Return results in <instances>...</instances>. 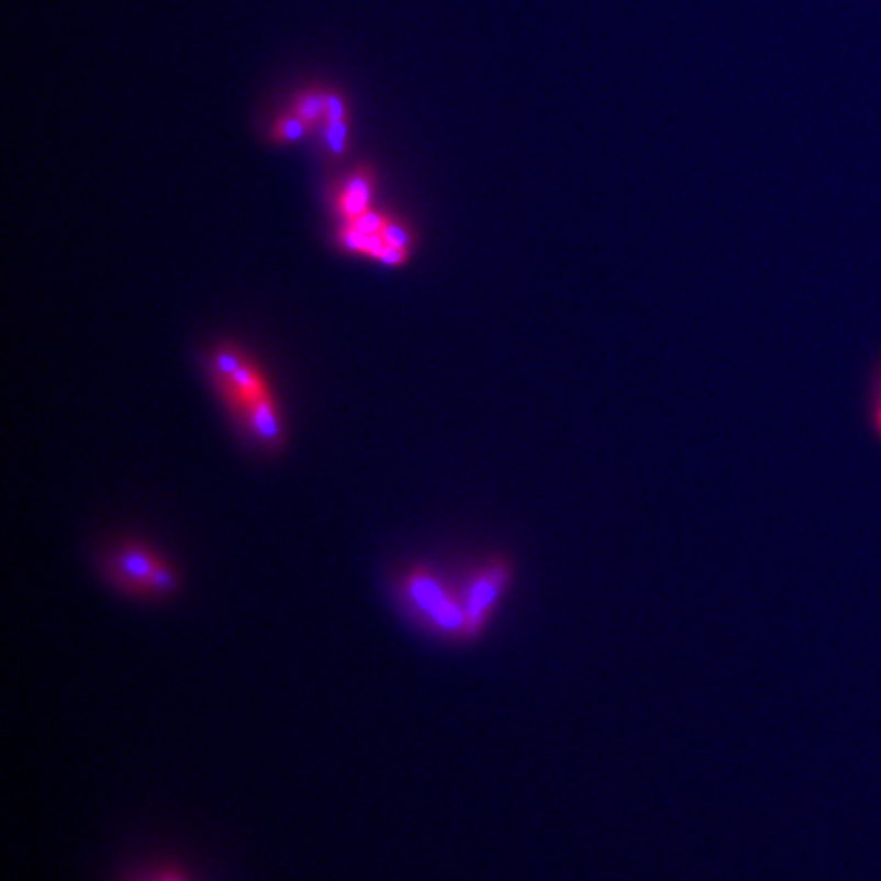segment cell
Listing matches in <instances>:
<instances>
[{
	"instance_id": "6da1fadb",
	"label": "cell",
	"mask_w": 881,
	"mask_h": 881,
	"mask_svg": "<svg viewBox=\"0 0 881 881\" xmlns=\"http://www.w3.org/2000/svg\"><path fill=\"white\" fill-rule=\"evenodd\" d=\"M406 602H411L419 616L443 635L466 637V614L461 596L451 592L440 578L428 569H413L402 582Z\"/></svg>"
},
{
	"instance_id": "7a4b0ae2",
	"label": "cell",
	"mask_w": 881,
	"mask_h": 881,
	"mask_svg": "<svg viewBox=\"0 0 881 881\" xmlns=\"http://www.w3.org/2000/svg\"><path fill=\"white\" fill-rule=\"evenodd\" d=\"M509 580L511 568L504 561H490L469 578L464 592L459 594L466 614V637H476L488 626L498 602L504 596Z\"/></svg>"
},
{
	"instance_id": "3957f363",
	"label": "cell",
	"mask_w": 881,
	"mask_h": 881,
	"mask_svg": "<svg viewBox=\"0 0 881 881\" xmlns=\"http://www.w3.org/2000/svg\"><path fill=\"white\" fill-rule=\"evenodd\" d=\"M116 568L129 583L140 586L145 590L168 592V590H174L178 583L170 568H166L147 551L137 549V547H129L123 554H119Z\"/></svg>"
},
{
	"instance_id": "277c9868",
	"label": "cell",
	"mask_w": 881,
	"mask_h": 881,
	"mask_svg": "<svg viewBox=\"0 0 881 881\" xmlns=\"http://www.w3.org/2000/svg\"><path fill=\"white\" fill-rule=\"evenodd\" d=\"M371 192H373V178L370 171L357 170L352 174L337 197L339 213L349 221L357 219L359 214L370 211Z\"/></svg>"
},
{
	"instance_id": "5b68a950",
	"label": "cell",
	"mask_w": 881,
	"mask_h": 881,
	"mask_svg": "<svg viewBox=\"0 0 881 881\" xmlns=\"http://www.w3.org/2000/svg\"><path fill=\"white\" fill-rule=\"evenodd\" d=\"M292 113L300 116L306 125H316L327 116V92L325 90H304L292 104Z\"/></svg>"
},
{
	"instance_id": "8992f818",
	"label": "cell",
	"mask_w": 881,
	"mask_h": 881,
	"mask_svg": "<svg viewBox=\"0 0 881 881\" xmlns=\"http://www.w3.org/2000/svg\"><path fill=\"white\" fill-rule=\"evenodd\" d=\"M304 133H306V123L294 113L280 116L271 129L274 140L282 143L299 142Z\"/></svg>"
},
{
	"instance_id": "52a82bcc",
	"label": "cell",
	"mask_w": 881,
	"mask_h": 881,
	"mask_svg": "<svg viewBox=\"0 0 881 881\" xmlns=\"http://www.w3.org/2000/svg\"><path fill=\"white\" fill-rule=\"evenodd\" d=\"M325 143L328 149L337 156L345 154L347 149V116L343 119H327L325 125Z\"/></svg>"
},
{
	"instance_id": "ba28073f",
	"label": "cell",
	"mask_w": 881,
	"mask_h": 881,
	"mask_svg": "<svg viewBox=\"0 0 881 881\" xmlns=\"http://www.w3.org/2000/svg\"><path fill=\"white\" fill-rule=\"evenodd\" d=\"M388 221L390 219H386L384 214L368 211V213L359 214L354 221H349V225L361 231L364 235H380L388 225Z\"/></svg>"
},
{
	"instance_id": "9c48e42d",
	"label": "cell",
	"mask_w": 881,
	"mask_h": 881,
	"mask_svg": "<svg viewBox=\"0 0 881 881\" xmlns=\"http://www.w3.org/2000/svg\"><path fill=\"white\" fill-rule=\"evenodd\" d=\"M382 235H384L388 245H397V247H404V249H409V245H411L409 231L402 227V225L392 223V221H388V225H386L384 231H382Z\"/></svg>"
},
{
	"instance_id": "30bf717a",
	"label": "cell",
	"mask_w": 881,
	"mask_h": 881,
	"mask_svg": "<svg viewBox=\"0 0 881 881\" xmlns=\"http://www.w3.org/2000/svg\"><path fill=\"white\" fill-rule=\"evenodd\" d=\"M409 257V249L404 247H397V245H386L384 254L380 257V261L386 266H400L404 264Z\"/></svg>"
},
{
	"instance_id": "8fae6325",
	"label": "cell",
	"mask_w": 881,
	"mask_h": 881,
	"mask_svg": "<svg viewBox=\"0 0 881 881\" xmlns=\"http://www.w3.org/2000/svg\"><path fill=\"white\" fill-rule=\"evenodd\" d=\"M876 425H878V428H880L881 433V397L880 402H878V409H876Z\"/></svg>"
},
{
	"instance_id": "7c38bea8",
	"label": "cell",
	"mask_w": 881,
	"mask_h": 881,
	"mask_svg": "<svg viewBox=\"0 0 881 881\" xmlns=\"http://www.w3.org/2000/svg\"><path fill=\"white\" fill-rule=\"evenodd\" d=\"M164 881H174V880H164Z\"/></svg>"
}]
</instances>
